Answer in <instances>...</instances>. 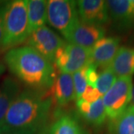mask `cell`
I'll use <instances>...</instances> for the list:
<instances>
[{
  "label": "cell",
  "instance_id": "6da1fadb",
  "mask_svg": "<svg viewBox=\"0 0 134 134\" xmlns=\"http://www.w3.org/2000/svg\"><path fill=\"white\" fill-rule=\"evenodd\" d=\"M5 61L10 72L31 89L47 90L56 79L52 64L29 46L8 50Z\"/></svg>",
  "mask_w": 134,
  "mask_h": 134
},
{
  "label": "cell",
  "instance_id": "7a4b0ae2",
  "mask_svg": "<svg viewBox=\"0 0 134 134\" xmlns=\"http://www.w3.org/2000/svg\"><path fill=\"white\" fill-rule=\"evenodd\" d=\"M47 90L28 89L20 92L5 115L4 125L36 133L48 119L52 97Z\"/></svg>",
  "mask_w": 134,
  "mask_h": 134
},
{
  "label": "cell",
  "instance_id": "3957f363",
  "mask_svg": "<svg viewBox=\"0 0 134 134\" xmlns=\"http://www.w3.org/2000/svg\"><path fill=\"white\" fill-rule=\"evenodd\" d=\"M30 35L28 1L15 0L5 5L4 50L14 48L27 40Z\"/></svg>",
  "mask_w": 134,
  "mask_h": 134
},
{
  "label": "cell",
  "instance_id": "277c9868",
  "mask_svg": "<svg viewBox=\"0 0 134 134\" xmlns=\"http://www.w3.org/2000/svg\"><path fill=\"white\" fill-rule=\"evenodd\" d=\"M47 22L65 39L80 22L77 2L70 0L47 1Z\"/></svg>",
  "mask_w": 134,
  "mask_h": 134
},
{
  "label": "cell",
  "instance_id": "5b68a950",
  "mask_svg": "<svg viewBox=\"0 0 134 134\" xmlns=\"http://www.w3.org/2000/svg\"><path fill=\"white\" fill-rule=\"evenodd\" d=\"M132 87V76L118 77L102 97L106 115L110 122L117 119L130 104Z\"/></svg>",
  "mask_w": 134,
  "mask_h": 134
},
{
  "label": "cell",
  "instance_id": "8992f818",
  "mask_svg": "<svg viewBox=\"0 0 134 134\" xmlns=\"http://www.w3.org/2000/svg\"><path fill=\"white\" fill-rule=\"evenodd\" d=\"M53 63L61 73L72 75L91 63V48L66 43L57 51Z\"/></svg>",
  "mask_w": 134,
  "mask_h": 134
},
{
  "label": "cell",
  "instance_id": "52a82bcc",
  "mask_svg": "<svg viewBox=\"0 0 134 134\" xmlns=\"http://www.w3.org/2000/svg\"><path fill=\"white\" fill-rule=\"evenodd\" d=\"M27 44L49 62L53 63L58 49L66 43L62 38L46 26L37 29L30 34Z\"/></svg>",
  "mask_w": 134,
  "mask_h": 134
},
{
  "label": "cell",
  "instance_id": "ba28073f",
  "mask_svg": "<svg viewBox=\"0 0 134 134\" xmlns=\"http://www.w3.org/2000/svg\"><path fill=\"white\" fill-rule=\"evenodd\" d=\"M79 19L82 23L102 26L110 19L107 2L81 0L77 2Z\"/></svg>",
  "mask_w": 134,
  "mask_h": 134
},
{
  "label": "cell",
  "instance_id": "9c48e42d",
  "mask_svg": "<svg viewBox=\"0 0 134 134\" xmlns=\"http://www.w3.org/2000/svg\"><path fill=\"white\" fill-rule=\"evenodd\" d=\"M120 39L116 37H103L91 48V63L104 69L110 66L119 48Z\"/></svg>",
  "mask_w": 134,
  "mask_h": 134
},
{
  "label": "cell",
  "instance_id": "30bf717a",
  "mask_svg": "<svg viewBox=\"0 0 134 134\" xmlns=\"http://www.w3.org/2000/svg\"><path fill=\"white\" fill-rule=\"evenodd\" d=\"M104 35L105 29L103 26L84 24L80 21L66 40L72 44L83 48H92Z\"/></svg>",
  "mask_w": 134,
  "mask_h": 134
},
{
  "label": "cell",
  "instance_id": "8fae6325",
  "mask_svg": "<svg viewBox=\"0 0 134 134\" xmlns=\"http://www.w3.org/2000/svg\"><path fill=\"white\" fill-rule=\"evenodd\" d=\"M110 18L121 29L134 26V0L106 1Z\"/></svg>",
  "mask_w": 134,
  "mask_h": 134
},
{
  "label": "cell",
  "instance_id": "7c38bea8",
  "mask_svg": "<svg viewBox=\"0 0 134 134\" xmlns=\"http://www.w3.org/2000/svg\"><path fill=\"white\" fill-rule=\"evenodd\" d=\"M52 99L58 106H64L75 98L72 75L60 73L51 87Z\"/></svg>",
  "mask_w": 134,
  "mask_h": 134
},
{
  "label": "cell",
  "instance_id": "4fadbf2b",
  "mask_svg": "<svg viewBox=\"0 0 134 134\" xmlns=\"http://www.w3.org/2000/svg\"><path fill=\"white\" fill-rule=\"evenodd\" d=\"M20 92L19 82L11 77H5L0 84V127L4 125L10 106Z\"/></svg>",
  "mask_w": 134,
  "mask_h": 134
},
{
  "label": "cell",
  "instance_id": "5bb4252c",
  "mask_svg": "<svg viewBox=\"0 0 134 134\" xmlns=\"http://www.w3.org/2000/svg\"><path fill=\"white\" fill-rule=\"evenodd\" d=\"M110 68L116 77L132 76L134 74V48L120 47Z\"/></svg>",
  "mask_w": 134,
  "mask_h": 134
},
{
  "label": "cell",
  "instance_id": "9a60e30c",
  "mask_svg": "<svg viewBox=\"0 0 134 134\" xmlns=\"http://www.w3.org/2000/svg\"><path fill=\"white\" fill-rule=\"evenodd\" d=\"M28 16L30 34L45 26L47 23V1H28Z\"/></svg>",
  "mask_w": 134,
  "mask_h": 134
},
{
  "label": "cell",
  "instance_id": "2e32d148",
  "mask_svg": "<svg viewBox=\"0 0 134 134\" xmlns=\"http://www.w3.org/2000/svg\"><path fill=\"white\" fill-rule=\"evenodd\" d=\"M51 134H89L75 116L63 115L52 126Z\"/></svg>",
  "mask_w": 134,
  "mask_h": 134
},
{
  "label": "cell",
  "instance_id": "e0dca14e",
  "mask_svg": "<svg viewBox=\"0 0 134 134\" xmlns=\"http://www.w3.org/2000/svg\"><path fill=\"white\" fill-rule=\"evenodd\" d=\"M111 134H134V106L130 104L117 119L110 122Z\"/></svg>",
  "mask_w": 134,
  "mask_h": 134
},
{
  "label": "cell",
  "instance_id": "ac0fdd59",
  "mask_svg": "<svg viewBox=\"0 0 134 134\" xmlns=\"http://www.w3.org/2000/svg\"><path fill=\"white\" fill-rule=\"evenodd\" d=\"M83 118L88 124L95 127H99L104 124L107 115L102 98L91 104L90 109Z\"/></svg>",
  "mask_w": 134,
  "mask_h": 134
},
{
  "label": "cell",
  "instance_id": "d6986e66",
  "mask_svg": "<svg viewBox=\"0 0 134 134\" xmlns=\"http://www.w3.org/2000/svg\"><path fill=\"white\" fill-rule=\"evenodd\" d=\"M117 79V77L110 66L106 67L102 69V71L98 75V79L96 83V89L98 90L100 95L104 96L110 88L113 85V83Z\"/></svg>",
  "mask_w": 134,
  "mask_h": 134
},
{
  "label": "cell",
  "instance_id": "ffe728a7",
  "mask_svg": "<svg viewBox=\"0 0 134 134\" xmlns=\"http://www.w3.org/2000/svg\"><path fill=\"white\" fill-rule=\"evenodd\" d=\"M86 70H87V66L81 69V70L72 74L75 98L77 100H78L81 98V96L84 92L86 86H87Z\"/></svg>",
  "mask_w": 134,
  "mask_h": 134
},
{
  "label": "cell",
  "instance_id": "44dd1931",
  "mask_svg": "<svg viewBox=\"0 0 134 134\" xmlns=\"http://www.w3.org/2000/svg\"><path fill=\"white\" fill-rule=\"evenodd\" d=\"M103 96L100 95V93L96 88H93L87 85L86 90L83 93L81 98L90 104H92L96 102V100L101 98Z\"/></svg>",
  "mask_w": 134,
  "mask_h": 134
},
{
  "label": "cell",
  "instance_id": "7402d4cb",
  "mask_svg": "<svg viewBox=\"0 0 134 134\" xmlns=\"http://www.w3.org/2000/svg\"><path fill=\"white\" fill-rule=\"evenodd\" d=\"M99 74L97 72V67H96L93 64H89L87 66L86 70V81L88 86L96 88L97 81L98 79Z\"/></svg>",
  "mask_w": 134,
  "mask_h": 134
},
{
  "label": "cell",
  "instance_id": "603a6c76",
  "mask_svg": "<svg viewBox=\"0 0 134 134\" xmlns=\"http://www.w3.org/2000/svg\"><path fill=\"white\" fill-rule=\"evenodd\" d=\"M35 132L28 130H21L13 128L6 125L0 127V134H34Z\"/></svg>",
  "mask_w": 134,
  "mask_h": 134
},
{
  "label": "cell",
  "instance_id": "cb8c5ba5",
  "mask_svg": "<svg viewBox=\"0 0 134 134\" xmlns=\"http://www.w3.org/2000/svg\"><path fill=\"white\" fill-rule=\"evenodd\" d=\"M76 106L79 113H81V115L83 116L89 112V110L90 109V107H91V104H90V103L86 102L81 98H80V99L77 100Z\"/></svg>",
  "mask_w": 134,
  "mask_h": 134
},
{
  "label": "cell",
  "instance_id": "d4e9b609",
  "mask_svg": "<svg viewBox=\"0 0 134 134\" xmlns=\"http://www.w3.org/2000/svg\"><path fill=\"white\" fill-rule=\"evenodd\" d=\"M4 12L5 5L0 7V48L2 47L4 40Z\"/></svg>",
  "mask_w": 134,
  "mask_h": 134
},
{
  "label": "cell",
  "instance_id": "484cf974",
  "mask_svg": "<svg viewBox=\"0 0 134 134\" xmlns=\"http://www.w3.org/2000/svg\"><path fill=\"white\" fill-rule=\"evenodd\" d=\"M130 104L134 106V84H133V87H132V98H131Z\"/></svg>",
  "mask_w": 134,
  "mask_h": 134
},
{
  "label": "cell",
  "instance_id": "4316f807",
  "mask_svg": "<svg viewBox=\"0 0 134 134\" xmlns=\"http://www.w3.org/2000/svg\"><path fill=\"white\" fill-rule=\"evenodd\" d=\"M5 66H4L3 64L0 63V76L2 75V73H3V72H5Z\"/></svg>",
  "mask_w": 134,
  "mask_h": 134
}]
</instances>
